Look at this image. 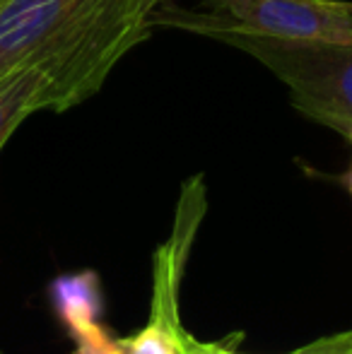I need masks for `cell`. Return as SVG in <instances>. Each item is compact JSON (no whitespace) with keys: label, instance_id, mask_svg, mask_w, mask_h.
<instances>
[{"label":"cell","instance_id":"obj_1","mask_svg":"<svg viewBox=\"0 0 352 354\" xmlns=\"http://www.w3.org/2000/svg\"><path fill=\"white\" fill-rule=\"evenodd\" d=\"M147 24L176 27L249 53L287 84L292 106L352 142V41H292L256 34L217 12L162 3Z\"/></svg>","mask_w":352,"mask_h":354},{"label":"cell","instance_id":"obj_2","mask_svg":"<svg viewBox=\"0 0 352 354\" xmlns=\"http://www.w3.org/2000/svg\"><path fill=\"white\" fill-rule=\"evenodd\" d=\"M147 37L150 29L136 17V0H97L37 61L46 73L41 111L61 113L89 99L111 68Z\"/></svg>","mask_w":352,"mask_h":354},{"label":"cell","instance_id":"obj_3","mask_svg":"<svg viewBox=\"0 0 352 354\" xmlns=\"http://www.w3.org/2000/svg\"><path fill=\"white\" fill-rule=\"evenodd\" d=\"M256 34L292 41H352V8L343 0H201Z\"/></svg>","mask_w":352,"mask_h":354},{"label":"cell","instance_id":"obj_4","mask_svg":"<svg viewBox=\"0 0 352 354\" xmlns=\"http://www.w3.org/2000/svg\"><path fill=\"white\" fill-rule=\"evenodd\" d=\"M97 0H0V80L32 66Z\"/></svg>","mask_w":352,"mask_h":354},{"label":"cell","instance_id":"obj_5","mask_svg":"<svg viewBox=\"0 0 352 354\" xmlns=\"http://www.w3.org/2000/svg\"><path fill=\"white\" fill-rule=\"evenodd\" d=\"M44 87L46 73L39 63L24 66L0 80V152L24 118L41 111Z\"/></svg>","mask_w":352,"mask_h":354},{"label":"cell","instance_id":"obj_6","mask_svg":"<svg viewBox=\"0 0 352 354\" xmlns=\"http://www.w3.org/2000/svg\"><path fill=\"white\" fill-rule=\"evenodd\" d=\"M51 299L58 318L73 337L99 323L102 287H99V277L94 272L87 270L77 272V275L58 277L51 287Z\"/></svg>","mask_w":352,"mask_h":354},{"label":"cell","instance_id":"obj_7","mask_svg":"<svg viewBox=\"0 0 352 354\" xmlns=\"http://www.w3.org/2000/svg\"><path fill=\"white\" fill-rule=\"evenodd\" d=\"M126 354H183V342L174 323L155 316L140 333L123 340Z\"/></svg>","mask_w":352,"mask_h":354},{"label":"cell","instance_id":"obj_8","mask_svg":"<svg viewBox=\"0 0 352 354\" xmlns=\"http://www.w3.org/2000/svg\"><path fill=\"white\" fill-rule=\"evenodd\" d=\"M73 340H75V345H77L75 354H126L123 340H116V337L109 335V330L102 323L82 330L80 335H75Z\"/></svg>","mask_w":352,"mask_h":354},{"label":"cell","instance_id":"obj_9","mask_svg":"<svg viewBox=\"0 0 352 354\" xmlns=\"http://www.w3.org/2000/svg\"><path fill=\"white\" fill-rule=\"evenodd\" d=\"M311 347H319V350H352V330L340 333L333 337H324V340L311 342Z\"/></svg>","mask_w":352,"mask_h":354},{"label":"cell","instance_id":"obj_10","mask_svg":"<svg viewBox=\"0 0 352 354\" xmlns=\"http://www.w3.org/2000/svg\"><path fill=\"white\" fill-rule=\"evenodd\" d=\"M162 3H167V0H136V17L140 24H145L147 29H150V24H147V17L152 15V10H157Z\"/></svg>","mask_w":352,"mask_h":354},{"label":"cell","instance_id":"obj_11","mask_svg":"<svg viewBox=\"0 0 352 354\" xmlns=\"http://www.w3.org/2000/svg\"><path fill=\"white\" fill-rule=\"evenodd\" d=\"M297 354H352V350H319V347H304Z\"/></svg>","mask_w":352,"mask_h":354},{"label":"cell","instance_id":"obj_12","mask_svg":"<svg viewBox=\"0 0 352 354\" xmlns=\"http://www.w3.org/2000/svg\"><path fill=\"white\" fill-rule=\"evenodd\" d=\"M348 188H350V193H352V171H350V176H348Z\"/></svg>","mask_w":352,"mask_h":354},{"label":"cell","instance_id":"obj_13","mask_svg":"<svg viewBox=\"0 0 352 354\" xmlns=\"http://www.w3.org/2000/svg\"><path fill=\"white\" fill-rule=\"evenodd\" d=\"M217 354H234V352H227V350H217Z\"/></svg>","mask_w":352,"mask_h":354},{"label":"cell","instance_id":"obj_14","mask_svg":"<svg viewBox=\"0 0 352 354\" xmlns=\"http://www.w3.org/2000/svg\"><path fill=\"white\" fill-rule=\"evenodd\" d=\"M350 8H352V3H350Z\"/></svg>","mask_w":352,"mask_h":354}]
</instances>
